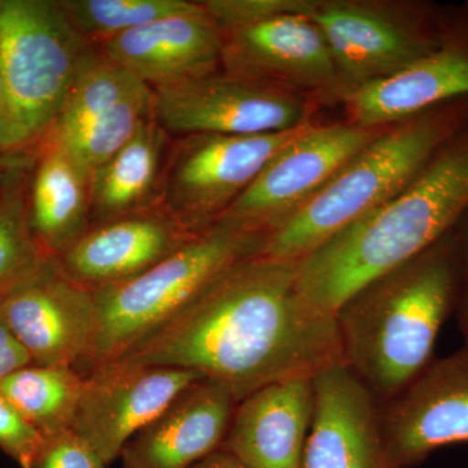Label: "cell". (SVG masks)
I'll list each match as a JSON object with an SVG mask.
<instances>
[{
    "mask_svg": "<svg viewBox=\"0 0 468 468\" xmlns=\"http://www.w3.org/2000/svg\"><path fill=\"white\" fill-rule=\"evenodd\" d=\"M116 360L198 372L237 402L267 385L345 365L337 319L302 294L298 261L263 252L234 264Z\"/></svg>",
    "mask_w": 468,
    "mask_h": 468,
    "instance_id": "obj_1",
    "label": "cell"
},
{
    "mask_svg": "<svg viewBox=\"0 0 468 468\" xmlns=\"http://www.w3.org/2000/svg\"><path fill=\"white\" fill-rule=\"evenodd\" d=\"M468 212V122L393 198L298 261L314 307L337 314L354 294L423 254Z\"/></svg>",
    "mask_w": 468,
    "mask_h": 468,
    "instance_id": "obj_2",
    "label": "cell"
},
{
    "mask_svg": "<svg viewBox=\"0 0 468 468\" xmlns=\"http://www.w3.org/2000/svg\"><path fill=\"white\" fill-rule=\"evenodd\" d=\"M461 257L457 230L345 302L335 314L344 363L380 405L433 360L455 310Z\"/></svg>",
    "mask_w": 468,
    "mask_h": 468,
    "instance_id": "obj_3",
    "label": "cell"
},
{
    "mask_svg": "<svg viewBox=\"0 0 468 468\" xmlns=\"http://www.w3.org/2000/svg\"><path fill=\"white\" fill-rule=\"evenodd\" d=\"M468 122V97L388 126L295 214L268 233L263 254L303 260L335 233L393 198Z\"/></svg>",
    "mask_w": 468,
    "mask_h": 468,
    "instance_id": "obj_4",
    "label": "cell"
},
{
    "mask_svg": "<svg viewBox=\"0 0 468 468\" xmlns=\"http://www.w3.org/2000/svg\"><path fill=\"white\" fill-rule=\"evenodd\" d=\"M266 239L267 234L218 220L146 272L94 292V337L80 372L122 358L234 264L263 252Z\"/></svg>",
    "mask_w": 468,
    "mask_h": 468,
    "instance_id": "obj_5",
    "label": "cell"
},
{
    "mask_svg": "<svg viewBox=\"0 0 468 468\" xmlns=\"http://www.w3.org/2000/svg\"><path fill=\"white\" fill-rule=\"evenodd\" d=\"M58 0H0L7 122L0 155L32 154L57 122L86 51Z\"/></svg>",
    "mask_w": 468,
    "mask_h": 468,
    "instance_id": "obj_6",
    "label": "cell"
},
{
    "mask_svg": "<svg viewBox=\"0 0 468 468\" xmlns=\"http://www.w3.org/2000/svg\"><path fill=\"white\" fill-rule=\"evenodd\" d=\"M309 17L331 50L344 95L399 72L436 50L445 8L430 3L311 0Z\"/></svg>",
    "mask_w": 468,
    "mask_h": 468,
    "instance_id": "obj_7",
    "label": "cell"
},
{
    "mask_svg": "<svg viewBox=\"0 0 468 468\" xmlns=\"http://www.w3.org/2000/svg\"><path fill=\"white\" fill-rule=\"evenodd\" d=\"M309 124L279 133L174 137L160 208L186 229L203 232Z\"/></svg>",
    "mask_w": 468,
    "mask_h": 468,
    "instance_id": "obj_8",
    "label": "cell"
},
{
    "mask_svg": "<svg viewBox=\"0 0 468 468\" xmlns=\"http://www.w3.org/2000/svg\"><path fill=\"white\" fill-rule=\"evenodd\" d=\"M153 91L154 117L172 137L279 133L309 124L313 112L304 92L223 68Z\"/></svg>",
    "mask_w": 468,
    "mask_h": 468,
    "instance_id": "obj_9",
    "label": "cell"
},
{
    "mask_svg": "<svg viewBox=\"0 0 468 468\" xmlns=\"http://www.w3.org/2000/svg\"><path fill=\"white\" fill-rule=\"evenodd\" d=\"M383 129L310 122L279 151L218 220L267 234L292 217Z\"/></svg>",
    "mask_w": 468,
    "mask_h": 468,
    "instance_id": "obj_10",
    "label": "cell"
},
{
    "mask_svg": "<svg viewBox=\"0 0 468 468\" xmlns=\"http://www.w3.org/2000/svg\"><path fill=\"white\" fill-rule=\"evenodd\" d=\"M311 0H291L279 14L221 30V68L323 100H340L344 89L334 57L309 17Z\"/></svg>",
    "mask_w": 468,
    "mask_h": 468,
    "instance_id": "obj_11",
    "label": "cell"
},
{
    "mask_svg": "<svg viewBox=\"0 0 468 468\" xmlns=\"http://www.w3.org/2000/svg\"><path fill=\"white\" fill-rule=\"evenodd\" d=\"M73 432L107 467L140 431L203 378L189 369L132 366L112 360L84 375Z\"/></svg>",
    "mask_w": 468,
    "mask_h": 468,
    "instance_id": "obj_12",
    "label": "cell"
},
{
    "mask_svg": "<svg viewBox=\"0 0 468 468\" xmlns=\"http://www.w3.org/2000/svg\"><path fill=\"white\" fill-rule=\"evenodd\" d=\"M0 307L33 365L80 371L94 337V292L70 280L58 261L0 291Z\"/></svg>",
    "mask_w": 468,
    "mask_h": 468,
    "instance_id": "obj_13",
    "label": "cell"
},
{
    "mask_svg": "<svg viewBox=\"0 0 468 468\" xmlns=\"http://www.w3.org/2000/svg\"><path fill=\"white\" fill-rule=\"evenodd\" d=\"M468 97V3L445 8L436 50L393 75L345 92L349 122L383 129L437 104Z\"/></svg>",
    "mask_w": 468,
    "mask_h": 468,
    "instance_id": "obj_14",
    "label": "cell"
},
{
    "mask_svg": "<svg viewBox=\"0 0 468 468\" xmlns=\"http://www.w3.org/2000/svg\"><path fill=\"white\" fill-rule=\"evenodd\" d=\"M381 406L385 441L399 468L443 446L468 442V347L433 359Z\"/></svg>",
    "mask_w": 468,
    "mask_h": 468,
    "instance_id": "obj_15",
    "label": "cell"
},
{
    "mask_svg": "<svg viewBox=\"0 0 468 468\" xmlns=\"http://www.w3.org/2000/svg\"><path fill=\"white\" fill-rule=\"evenodd\" d=\"M314 411L301 468H399L374 394L345 365L314 378Z\"/></svg>",
    "mask_w": 468,
    "mask_h": 468,
    "instance_id": "obj_16",
    "label": "cell"
},
{
    "mask_svg": "<svg viewBox=\"0 0 468 468\" xmlns=\"http://www.w3.org/2000/svg\"><path fill=\"white\" fill-rule=\"evenodd\" d=\"M197 234L162 208L151 209L91 228L58 263L94 292L140 276Z\"/></svg>",
    "mask_w": 468,
    "mask_h": 468,
    "instance_id": "obj_17",
    "label": "cell"
},
{
    "mask_svg": "<svg viewBox=\"0 0 468 468\" xmlns=\"http://www.w3.org/2000/svg\"><path fill=\"white\" fill-rule=\"evenodd\" d=\"M98 48L151 89L178 84L221 68V30L202 3L101 43Z\"/></svg>",
    "mask_w": 468,
    "mask_h": 468,
    "instance_id": "obj_18",
    "label": "cell"
},
{
    "mask_svg": "<svg viewBox=\"0 0 468 468\" xmlns=\"http://www.w3.org/2000/svg\"><path fill=\"white\" fill-rule=\"evenodd\" d=\"M237 399L202 378L181 393L120 454L122 468H190L223 445Z\"/></svg>",
    "mask_w": 468,
    "mask_h": 468,
    "instance_id": "obj_19",
    "label": "cell"
},
{
    "mask_svg": "<svg viewBox=\"0 0 468 468\" xmlns=\"http://www.w3.org/2000/svg\"><path fill=\"white\" fill-rule=\"evenodd\" d=\"M313 380L280 381L243 399L221 446L249 468H301L313 419Z\"/></svg>",
    "mask_w": 468,
    "mask_h": 468,
    "instance_id": "obj_20",
    "label": "cell"
},
{
    "mask_svg": "<svg viewBox=\"0 0 468 468\" xmlns=\"http://www.w3.org/2000/svg\"><path fill=\"white\" fill-rule=\"evenodd\" d=\"M27 209L43 254L60 260L91 229V175L57 144H39L30 169Z\"/></svg>",
    "mask_w": 468,
    "mask_h": 468,
    "instance_id": "obj_21",
    "label": "cell"
},
{
    "mask_svg": "<svg viewBox=\"0 0 468 468\" xmlns=\"http://www.w3.org/2000/svg\"><path fill=\"white\" fill-rule=\"evenodd\" d=\"M174 137L151 117L91 174V228L160 208Z\"/></svg>",
    "mask_w": 468,
    "mask_h": 468,
    "instance_id": "obj_22",
    "label": "cell"
},
{
    "mask_svg": "<svg viewBox=\"0 0 468 468\" xmlns=\"http://www.w3.org/2000/svg\"><path fill=\"white\" fill-rule=\"evenodd\" d=\"M85 378L72 367L27 365L0 380V394L43 437L73 431Z\"/></svg>",
    "mask_w": 468,
    "mask_h": 468,
    "instance_id": "obj_23",
    "label": "cell"
},
{
    "mask_svg": "<svg viewBox=\"0 0 468 468\" xmlns=\"http://www.w3.org/2000/svg\"><path fill=\"white\" fill-rule=\"evenodd\" d=\"M144 88L147 85L133 73L91 46L82 58L57 122L45 140L76 131Z\"/></svg>",
    "mask_w": 468,
    "mask_h": 468,
    "instance_id": "obj_24",
    "label": "cell"
},
{
    "mask_svg": "<svg viewBox=\"0 0 468 468\" xmlns=\"http://www.w3.org/2000/svg\"><path fill=\"white\" fill-rule=\"evenodd\" d=\"M151 117L154 91L147 86L76 131L43 143L57 144L91 175L124 147Z\"/></svg>",
    "mask_w": 468,
    "mask_h": 468,
    "instance_id": "obj_25",
    "label": "cell"
},
{
    "mask_svg": "<svg viewBox=\"0 0 468 468\" xmlns=\"http://www.w3.org/2000/svg\"><path fill=\"white\" fill-rule=\"evenodd\" d=\"M33 159L34 153L26 154L0 192V291L52 261L43 254L30 227L27 190Z\"/></svg>",
    "mask_w": 468,
    "mask_h": 468,
    "instance_id": "obj_26",
    "label": "cell"
},
{
    "mask_svg": "<svg viewBox=\"0 0 468 468\" xmlns=\"http://www.w3.org/2000/svg\"><path fill=\"white\" fill-rule=\"evenodd\" d=\"M70 27L90 45L101 46L163 17L192 11L189 0H58Z\"/></svg>",
    "mask_w": 468,
    "mask_h": 468,
    "instance_id": "obj_27",
    "label": "cell"
},
{
    "mask_svg": "<svg viewBox=\"0 0 468 468\" xmlns=\"http://www.w3.org/2000/svg\"><path fill=\"white\" fill-rule=\"evenodd\" d=\"M43 437L17 409L0 394V449L20 468H29Z\"/></svg>",
    "mask_w": 468,
    "mask_h": 468,
    "instance_id": "obj_28",
    "label": "cell"
},
{
    "mask_svg": "<svg viewBox=\"0 0 468 468\" xmlns=\"http://www.w3.org/2000/svg\"><path fill=\"white\" fill-rule=\"evenodd\" d=\"M29 468H107L73 431L45 437Z\"/></svg>",
    "mask_w": 468,
    "mask_h": 468,
    "instance_id": "obj_29",
    "label": "cell"
},
{
    "mask_svg": "<svg viewBox=\"0 0 468 468\" xmlns=\"http://www.w3.org/2000/svg\"><path fill=\"white\" fill-rule=\"evenodd\" d=\"M460 243L461 273L458 286L457 313L458 324L464 338V346L468 347V212L455 227Z\"/></svg>",
    "mask_w": 468,
    "mask_h": 468,
    "instance_id": "obj_30",
    "label": "cell"
},
{
    "mask_svg": "<svg viewBox=\"0 0 468 468\" xmlns=\"http://www.w3.org/2000/svg\"><path fill=\"white\" fill-rule=\"evenodd\" d=\"M27 365L32 359L12 334L0 307V380Z\"/></svg>",
    "mask_w": 468,
    "mask_h": 468,
    "instance_id": "obj_31",
    "label": "cell"
},
{
    "mask_svg": "<svg viewBox=\"0 0 468 468\" xmlns=\"http://www.w3.org/2000/svg\"><path fill=\"white\" fill-rule=\"evenodd\" d=\"M190 468H249L236 455L220 446Z\"/></svg>",
    "mask_w": 468,
    "mask_h": 468,
    "instance_id": "obj_32",
    "label": "cell"
},
{
    "mask_svg": "<svg viewBox=\"0 0 468 468\" xmlns=\"http://www.w3.org/2000/svg\"><path fill=\"white\" fill-rule=\"evenodd\" d=\"M23 155H0V192H2L3 186H5V181L11 175L12 169L16 167L20 159Z\"/></svg>",
    "mask_w": 468,
    "mask_h": 468,
    "instance_id": "obj_33",
    "label": "cell"
},
{
    "mask_svg": "<svg viewBox=\"0 0 468 468\" xmlns=\"http://www.w3.org/2000/svg\"><path fill=\"white\" fill-rule=\"evenodd\" d=\"M5 122H7V104H5L2 73H0V149H2L3 137H5Z\"/></svg>",
    "mask_w": 468,
    "mask_h": 468,
    "instance_id": "obj_34",
    "label": "cell"
}]
</instances>
